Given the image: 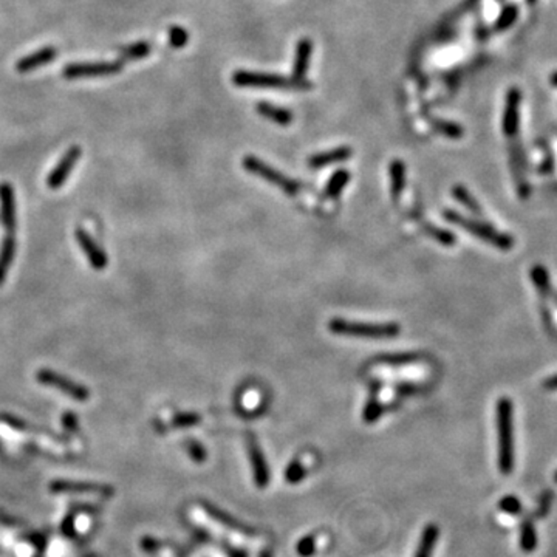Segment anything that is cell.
<instances>
[{"instance_id":"cell-1","label":"cell","mask_w":557,"mask_h":557,"mask_svg":"<svg viewBox=\"0 0 557 557\" xmlns=\"http://www.w3.org/2000/svg\"><path fill=\"white\" fill-rule=\"evenodd\" d=\"M232 84L240 89H260V90H282V91H308L313 84L304 79L297 81L293 77H285L276 73L250 72V70H237L232 73Z\"/></svg>"},{"instance_id":"cell-2","label":"cell","mask_w":557,"mask_h":557,"mask_svg":"<svg viewBox=\"0 0 557 557\" xmlns=\"http://www.w3.org/2000/svg\"><path fill=\"white\" fill-rule=\"evenodd\" d=\"M514 407L509 398L497 402V432H499V469L503 475H509L514 469Z\"/></svg>"},{"instance_id":"cell-3","label":"cell","mask_w":557,"mask_h":557,"mask_svg":"<svg viewBox=\"0 0 557 557\" xmlns=\"http://www.w3.org/2000/svg\"><path fill=\"white\" fill-rule=\"evenodd\" d=\"M331 333L339 336L362 338V339H392L397 338L401 331L398 324H364L353 322L336 317L328 322Z\"/></svg>"},{"instance_id":"cell-4","label":"cell","mask_w":557,"mask_h":557,"mask_svg":"<svg viewBox=\"0 0 557 557\" xmlns=\"http://www.w3.org/2000/svg\"><path fill=\"white\" fill-rule=\"evenodd\" d=\"M443 217L449 223L456 224V226H460L464 231H468L469 234L475 236L477 238L483 240V242L495 246L497 250L509 251L511 248L514 246L513 237H511L509 234H505V232H500L495 228H492L491 224L468 219V217H464L456 211H451V209H449V211H444Z\"/></svg>"},{"instance_id":"cell-5","label":"cell","mask_w":557,"mask_h":557,"mask_svg":"<svg viewBox=\"0 0 557 557\" xmlns=\"http://www.w3.org/2000/svg\"><path fill=\"white\" fill-rule=\"evenodd\" d=\"M242 165L248 170V172H251L252 175L260 177L265 181L277 186L278 189L283 191L285 193H288V196H297L302 189L299 181L293 180V178L286 177L282 172H278L277 169L271 167L269 165H267L265 161H262L257 157H252V155H246L242 161Z\"/></svg>"},{"instance_id":"cell-6","label":"cell","mask_w":557,"mask_h":557,"mask_svg":"<svg viewBox=\"0 0 557 557\" xmlns=\"http://www.w3.org/2000/svg\"><path fill=\"white\" fill-rule=\"evenodd\" d=\"M124 67L122 60L115 62H82V64H68L62 75L65 79H84V77H104L120 73Z\"/></svg>"},{"instance_id":"cell-7","label":"cell","mask_w":557,"mask_h":557,"mask_svg":"<svg viewBox=\"0 0 557 557\" xmlns=\"http://www.w3.org/2000/svg\"><path fill=\"white\" fill-rule=\"evenodd\" d=\"M36 378L39 379V383L41 384L54 387V389L64 392L65 395H68L70 398H73L76 401H87L90 398L89 389H85L84 385L77 384V383L72 381L70 378L62 376L53 370H49V369L39 370Z\"/></svg>"},{"instance_id":"cell-8","label":"cell","mask_w":557,"mask_h":557,"mask_svg":"<svg viewBox=\"0 0 557 557\" xmlns=\"http://www.w3.org/2000/svg\"><path fill=\"white\" fill-rule=\"evenodd\" d=\"M81 153H82V151L79 146L70 147L64 157H62L58 165L54 166L49 178H46V186H49L50 189L62 188V184L67 181V178H68L70 172H72V169L76 166V162L79 161Z\"/></svg>"},{"instance_id":"cell-9","label":"cell","mask_w":557,"mask_h":557,"mask_svg":"<svg viewBox=\"0 0 557 557\" xmlns=\"http://www.w3.org/2000/svg\"><path fill=\"white\" fill-rule=\"evenodd\" d=\"M520 103H522V93L516 87L511 89L506 93L505 112H503V120H501L503 134L509 138H514L518 132V124H520Z\"/></svg>"},{"instance_id":"cell-10","label":"cell","mask_w":557,"mask_h":557,"mask_svg":"<svg viewBox=\"0 0 557 557\" xmlns=\"http://www.w3.org/2000/svg\"><path fill=\"white\" fill-rule=\"evenodd\" d=\"M248 454H250L255 486L263 489L269 483V468L265 460V455H263L262 449L254 437L248 438Z\"/></svg>"},{"instance_id":"cell-11","label":"cell","mask_w":557,"mask_h":557,"mask_svg":"<svg viewBox=\"0 0 557 557\" xmlns=\"http://www.w3.org/2000/svg\"><path fill=\"white\" fill-rule=\"evenodd\" d=\"M76 240H77V243H79L84 254L87 255L90 265L93 268H95V269H104L107 267V255L98 246V243L95 242V240L91 238V236L89 234L87 231L81 229V228L76 229Z\"/></svg>"},{"instance_id":"cell-12","label":"cell","mask_w":557,"mask_h":557,"mask_svg":"<svg viewBox=\"0 0 557 557\" xmlns=\"http://www.w3.org/2000/svg\"><path fill=\"white\" fill-rule=\"evenodd\" d=\"M313 54V42L312 39L302 37L296 44V51H294V62L291 70V77L297 81H304L305 75L308 72L309 60H312Z\"/></svg>"},{"instance_id":"cell-13","label":"cell","mask_w":557,"mask_h":557,"mask_svg":"<svg viewBox=\"0 0 557 557\" xmlns=\"http://www.w3.org/2000/svg\"><path fill=\"white\" fill-rule=\"evenodd\" d=\"M56 56H58V50L54 49V46H44V49L31 53L25 58H20L18 60V64H15V70L20 73L33 72L36 68L51 64V62L56 59Z\"/></svg>"},{"instance_id":"cell-14","label":"cell","mask_w":557,"mask_h":557,"mask_svg":"<svg viewBox=\"0 0 557 557\" xmlns=\"http://www.w3.org/2000/svg\"><path fill=\"white\" fill-rule=\"evenodd\" d=\"M352 155H353L352 147L340 146V147H336V149L312 155V157L308 158L307 165L312 169H322V167H327L331 165H336V162L347 161L348 158H352Z\"/></svg>"},{"instance_id":"cell-15","label":"cell","mask_w":557,"mask_h":557,"mask_svg":"<svg viewBox=\"0 0 557 557\" xmlns=\"http://www.w3.org/2000/svg\"><path fill=\"white\" fill-rule=\"evenodd\" d=\"M0 207H2V222L8 232L14 231L15 226V203L14 189L11 184H0Z\"/></svg>"},{"instance_id":"cell-16","label":"cell","mask_w":557,"mask_h":557,"mask_svg":"<svg viewBox=\"0 0 557 557\" xmlns=\"http://www.w3.org/2000/svg\"><path fill=\"white\" fill-rule=\"evenodd\" d=\"M203 509L206 511V513L211 516L215 522H219V523H222L223 526H226L228 530H232V531H237V532H240V534H245V536H252L254 534V531L250 528V526H246V525H243L242 522H238L237 518H234L232 516H229L228 513H224V511H222L220 508H217V506H214V505H209V503H205L203 505Z\"/></svg>"},{"instance_id":"cell-17","label":"cell","mask_w":557,"mask_h":557,"mask_svg":"<svg viewBox=\"0 0 557 557\" xmlns=\"http://www.w3.org/2000/svg\"><path fill=\"white\" fill-rule=\"evenodd\" d=\"M255 110H257V113L260 116H263L265 120L273 121V122L278 124V126H283V127L290 126L294 120L293 112L290 110V108H283V107H278V105L269 104V103H259L257 105H255Z\"/></svg>"},{"instance_id":"cell-18","label":"cell","mask_w":557,"mask_h":557,"mask_svg":"<svg viewBox=\"0 0 557 557\" xmlns=\"http://www.w3.org/2000/svg\"><path fill=\"white\" fill-rule=\"evenodd\" d=\"M440 537V530L437 525H428L421 532L420 542H418L416 551L414 557H432L433 549L437 546V542Z\"/></svg>"},{"instance_id":"cell-19","label":"cell","mask_w":557,"mask_h":557,"mask_svg":"<svg viewBox=\"0 0 557 557\" xmlns=\"http://www.w3.org/2000/svg\"><path fill=\"white\" fill-rule=\"evenodd\" d=\"M390 174V192L395 201H398L406 183V167L401 160H393L389 167Z\"/></svg>"},{"instance_id":"cell-20","label":"cell","mask_w":557,"mask_h":557,"mask_svg":"<svg viewBox=\"0 0 557 557\" xmlns=\"http://www.w3.org/2000/svg\"><path fill=\"white\" fill-rule=\"evenodd\" d=\"M537 531L536 525L531 518H525L520 523V537H518V544L523 553H534L537 549Z\"/></svg>"},{"instance_id":"cell-21","label":"cell","mask_w":557,"mask_h":557,"mask_svg":"<svg viewBox=\"0 0 557 557\" xmlns=\"http://www.w3.org/2000/svg\"><path fill=\"white\" fill-rule=\"evenodd\" d=\"M14 254H15V240L13 236H8L4 240L2 248H0V285H2L5 281L8 269H10L13 263Z\"/></svg>"},{"instance_id":"cell-22","label":"cell","mask_w":557,"mask_h":557,"mask_svg":"<svg viewBox=\"0 0 557 557\" xmlns=\"http://www.w3.org/2000/svg\"><path fill=\"white\" fill-rule=\"evenodd\" d=\"M350 181V172L345 169H339L331 175L327 186H325V197L336 198L340 192L344 191L345 186Z\"/></svg>"},{"instance_id":"cell-23","label":"cell","mask_w":557,"mask_h":557,"mask_svg":"<svg viewBox=\"0 0 557 557\" xmlns=\"http://www.w3.org/2000/svg\"><path fill=\"white\" fill-rule=\"evenodd\" d=\"M152 51V45L146 41H139L132 45L124 46L120 51V60L127 62V60H138L143 59L146 56H149Z\"/></svg>"},{"instance_id":"cell-24","label":"cell","mask_w":557,"mask_h":557,"mask_svg":"<svg viewBox=\"0 0 557 557\" xmlns=\"http://www.w3.org/2000/svg\"><path fill=\"white\" fill-rule=\"evenodd\" d=\"M379 383H375V385H373V392H371V395H370V399H369V402L366 404V409H364V414H362V416H364V421H366L367 424H371V423H375L379 416H381L383 414H384V410H385V407L381 404V402L378 401V398H376V393H378V390H379Z\"/></svg>"},{"instance_id":"cell-25","label":"cell","mask_w":557,"mask_h":557,"mask_svg":"<svg viewBox=\"0 0 557 557\" xmlns=\"http://www.w3.org/2000/svg\"><path fill=\"white\" fill-rule=\"evenodd\" d=\"M531 278H532V282L536 283V288L540 293V296L544 297V299L548 297L549 294L553 293L551 282H549L548 271L544 267L536 265L534 268H531Z\"/></svg>"},{"instance_id":"cell-26","label":"cell","mask_w":557,"mask_h":557,"mask_svg":"<svg viewBox=\"0 0 557 557\" xmlns=\"http://www.w3.org/2000/svg\"><path fill=\"white\" fill-rule=\"evenodd\" d=\"M432 127L435 129L438 134H441L446 138L451 139H460L464 134V129L454 121H446V120H433Z\"/></svg>"},{"instance_id":"cell-27","label":"cell","mask_w":557,"mask_h":557,"mask_svg":"<svg viewBox=\"0 0 557 557\" xmlns=\"http://www.w3.org/2000/svg\"><path fill=\"white\" fill-rule=\"evenodd\" d=\"M452 196L455 197V200L461 203L464 207H468L469 211L475 212V214H482V209H480V205L477 203V200L472 197V193L464 188L461 184H455L452 188Z\"/></svg>"},{"instance_id":"cell-28","label":"cell","mask_w":557,"mask_h":557,"mask_svg":"<svg viewBox=\"0 0 557 557\" xmlns=\"http://www.w3.org/2000/svg\"><path fill=\"white\" fill-rule=\"evenodd\" d=\"M51 491L54 492H72V491H91V492H110V487H103L98 485H77L68 482H56L51 485Z\"/></svg>"},{"instance_id":"cell-29","label":"cell","mask_w":557,"mask_h":557,"mask_svg":"<svg viewBox=\"0 0 557 557\" xmlns=\"http://www.w3.org/2000/svg\"><path fill=\"white\" fill-rule=\"evenodd\" d=\"M423 229L425 231V234H428V236L432 237V238H435L437 242L441 243V245L452 246V245H455V242H456V238H455V236H454V232L446 231V229H441V228H438V226H433V224H430V223H428V222H424V223H423Z\"/></svg>"},{"instance_id":"cell-30","label":"cell","mask_w":557,"mask_h":557,"mask_svg":"<svg viewBox=\"0 0 557 557\" xmlns=\"http://www.w3.org/2000/svg\"><path fill=\"white\" fill-rule=\"evenodd\" d=\"M416 353H397V354H383L376 359L378 364H390V366H404V364H412L418 361Z\"/></svg>"},{"instance_id":"cell-31","label":"cell","mask_w":557,"mask_h":557,"mask_svg":"<svg viewBox=\"0 0 557 557\" xmlns=\"http://www.w3.org/2000/svg\"><path fill=\"white\" fill-rule=\"evenodd\" d=\"M305 475H307V469H305L304 464H302V461L297 460V459L293 460L288 464V468H286V470H285V480L290 485L300 483Z\"/></svg>"},{"instance_id":"cell-32","label":"cell","mask_w":557,"mask_h":557,"mask_svg":"<svg viewBox=\"0 0 557 557\" xmlns=\"http://www.w3.org/2000/svg\"><path fill=\"white\" fill-rule=\"evenodd\" d=\"M517 19V8L509 5L506 8H503V11L500 13V15L497 18L494 23V30L495 31H505L508 30Z\"/></svg>"},{"instance_id":"cell-33","label":"cell","mask_w":557,"mask_h":557,"mask_svg":"<svg viewBox=\"0 0 557 557\" xmlns=\"http://www.w3.org/2000/svg\"><path fill=\"white\" fill-rule=\"evenodd\" d=\"M189 42V33L188 30H184L183 27L174 25L169 28V45L172 49H183L184 45H188Z\"/></svg>"},{"instance_id":"cell-34","label":"cell","mask_w":557,"mask_h":557,"mask_svg":"<svg viewBox=\"0 0 557 557\" xmlns=\"http://www.w3.org/2000/svg\"><path fill=\"white\" fill-rule=\"evenodd\" d=\"M499 508L501 513H505L508 516H518L522 514L523 511L522 501L518 500L516 495H505V497L499 501Z\"/></svg>"},{"instance_id":"cell-35","label":"cell","mask_w":557,"mask_h":557,"mask_svg":"<svg viewBox=\"0 0 557 557\" xmlns=\"http://www.w3.org/2000/svg\"><path fill=\"white\" fill-rule=\"evenodd\" d=\"M200 421H201V416L198 414L181 412V414H177L172 418V425L174 428H191V425H196Z\"/></svg>"},{"instance_id":"cell-36","label":"cell","mask_w":557,"mask_h":557,"mask_svg":"<svg viewBox=\"0 0 557 557\" xmlns=\"http://www.w3.org/2000/svg\"><path fill=\"white\" fill-rule=\"evenodd\" d=\"M296 551L300 557H312L316 553V537L314 536L302 537L297 542Z\"/></svg>"},{"instance_id":"cell-37","label":"cell","mask_w":557,"mask_h":557,"mask_svg":"<svg viewBox=\"0 0 557 557\" xmlns=\"http://www.w3.org/2000/svg\"><path fill=\"white\" fill-rule=\"evenodd\" d=\"M72 523H73V531H76L77 534H87L93 523V517L87 513H79L73 517Z\"/></svg>"},{"instance_id":"cell-38","label":"cell","mask_w":557,"mask_h":557,"mask_svg":"<svg viewBox=\"0 0 557 557\" xmlns=\"http://www.w3.org/2000/svg\"><path fill=\"white\" fill-rule=\"evenodd\" d=\"M188 452L191 455V459L196 463H205L206 461V456H207L206 449L201 446L198 441H193V440L188 441Z\"/></svg>"},{"instance_id":"cell-39","label":"cell","mask_w":557,"mask_h":557,"mask_svg":"<svg viewBox=\"0 0 557 557\" xmlns=\"http://www.w3.org/2000/svg\"><path fill=\"white\" fill-rule=\"evenodd\" d=\"M551 501H553V492L548 491L545 494H542L539 506H537V511H536V517L537 518H542V517H545L548 514L549 506H551Z\"/></svg>"},{"instance_id":"cell-40","label":"cell","mask_w":557,"mask_h":557,"mask_svg":"<svg viewBox=\"0 0 557 557\" xmlns=\"http://www.w3.org/2000/svg\"><path fill=\"white\" fill-rule=\"evenodd\" d=\"M62 423H64V425H65L67 429H76V425H77L76 416L72 415V414L64 415V418H62Z\"/></svg>"},{"instance_id":"cell-41","label":"cell","mask_w":557,"mask_h":557,"mask_svg":"<svg viewBox=\"0 0 557 557\" xmlns=\"http://www.w3.org/2000/svg\"><path fill=\"white\" fill-rule=\"evenodd\" d=\"M544 389L546 390H557V375L549 376L544 381Z\"/></svg>"},{"instance_id":"cell-42","label":"cell","mask_w":557,"mask_h":557,"mask_svg":"<svg viewBox=\"0 0 557 557\" xmlns=\"http://www.w3.org/2000/svg\"><path fill=\"white\" fill-rule=\"evenodd\" d=\"M226 551H228L229 557H248V554L243 551V549H238V548L228 546Z\"/></svg>"},{"instance_id":"cell-43","label":"cell","mask_w":557,"mask_h":557,"mask_svg":"<svg viewBox=\"0 0 557 557\" xmlns=\"http://www.w3.org/2000/svg\"><path fill=\"white\" fill-rule=\"evenodd\" d=\"M551 84L556 85V87H557V73H554V75L551 76Z\"/></svg>"},{"instance_id":"cell-44","label":"cell","mask_w":557,"mask_h":557,"mask_svg":"<svg viewBox=\"0 0 557 557\" xmlns=\"http://www.w3.org/2000/svg\"><path fill=\"white\" fill-rule=\"evenodd\" d=\"M259 557H271V554L269 553H267V551H263V553H260V556Z\"/></svg>"},{"instance_id":"cell-45","label":"cell","mask_w":557,"mask_h":557,"mask_svg":"<svg viewBox=\"0 0 557 557\" xmlns=\"http://www.w3.org/2000/svg\"><path fill=\"white\" fill-rule=\"evenodd\" d=\"M554 480H556V482H557V472H556V474H554Z\"/></svg>"}]
</instances>
